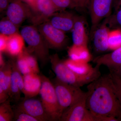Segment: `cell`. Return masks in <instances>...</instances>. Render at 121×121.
<instances>
[{
    "label": "cell",
    "instance_id": "28",
    "mask_svg": "<svg viewBox=\"0 0 121 121\" xmlns=\"http://www.w3.org/2000/svg\"><path fill=\"white\" fill-rule=\"evenodd\" d=\"M14 113L13 121H39L36 118L12 107Z\"/></svg>",
    "mask_w": 121,
    "mask_h": 121
},
{
    "label": "cell",
    "instance_id": "20",
    "mask_svg": "<svg viewBox=\"0 0 121 121\" xmlns=\"http://www.w3.org/2000/svg\"><path fill=\"white\" fill-rule=\"evenodd\" d=\"M69 58L73 60L89 63L92 59L87 46L73 44L68 51Z\"/></svg>",
    "mask_w": 121,
    "mask_h": 121
},
{
    "label": "cell",
    "instance_id": "33",
    "mask_svg": "<svg viewBox=\"0 0 121 121\" xmlns=\"http://www.w3.org/2000/svg\"><path fill=\"white\" fill-rule=\"evenodd\" d=\"M2 52H0V67L4 65L5 63L4 60L3 56H2Z\"/></svg>",
    "mask_w": 121,
    "mask_h": 121
},
{
    "label": "cell",
    "instance_id": "18",
    "mask_svg": "<svg viewBox=\"0 0 121 121\" xmlns=\"http://www.w3.org/2000/svg\"><path fill=\"white\" fill-rule=\"evenodd\" d=\"M72 36L73 44L87 46L88 37L82 17L76 16L72 30Z\"/></svg>",
    "mask_w": 121,
    "mask_h": 121
},
{
    "label": "cell",
    "instance_id": "7",
    "mask_svg": "<svg viewBox=\"0 0 121 121\" xmlns=\"http://www.w3.org/2000/svg\"><path fill=\"white\" fill-rule=\"evenodd\" d=\"M29 5L31 15L28 19L34 26L47 22L52 15L59 11L51 0H35Z\"/></svg>",
    "mask_w": 121,
    "mask_h": 121
},
{
    "label": "cell",
    "instance_id": "14",
    "mask_svg": "<svg viewBox=\"0 0 121 121\" xmlns=\"http://www.w3.org/2000/svg\"><path fill=\"white\" fill-rule=\"evenodd\" d=\"M76 16L65 10L59 11L52 15L48 22L55 27L64 32L71 31Z\"/></svg>",
    "mask_w": 121,
    "mask_h": 121
},
{
    "label": "cell",
    "instance_id": "13",
    "mask_svg": "<svg viewBox=\"0 0 121 121\" xmlns=\"http://www.w3.org/2000/svg\"><path fill=\"white\" fill-rule=\"evenodd\" d=\"M110 31L106 19L92 33L93 45L96 51L101 53L109 51L108 39Z\"/></svg>",
    "mask_w": 121,
    "mask_h": 121
},
{
    "label": "cell",
    "instance_id": "31",
    "mask_svg": "<svg viewBox=\"0 0 121 121\" xmlns=\"http://www.w3.org/2000/svg\"><path fill=\"white\" fill-rule=\"evenodd\" d=\"M77 8H83L87 6L90 0H72Z\"/></svg>",
    "mask_w": 121,
    "mask_h": 121
},
{
    "label": "cell",
    "instance_id": "30",
    "mask_svg": "<svg viewBox=\"0 0 121 121\" xmlns=\"http://www.w3.org/2000/svg\"><path fill=\"white\" fill-rule=\"evenodd\" d=\"M112 75L114 80L121 96V76L117 73L110 72Z\"/></svg>",
    "mask_w": 121,
    "mask_h": 121
},
{
    "label": "cell",
    "instance_id": "24",
    "mask_svg": "<svg viewBox=\"0 0 121 121\" xmlns=\"http://www.w3.org/2000/svg\"><path fill=\"white\" fill-rule=\"evenodd\" d=\"M18 28L7 17L3 18L0 22V34L9 36L17 33Z\"/></svg>",
    "mask_w": 121,
    "mask_h": 121
},
{
    "label": "cell",
    "instance_id": "16",
    "mask_svg": "<svg viewBox=\"0 0 121 121\" xmlns=\"http://www.w3.org/2000/svg\"><path fill=\"white\" fill-rule=\"evenodd\" d=\"M12 67L10 60L0 68V103L7 101L9 97Z\"/></svg>",
    "mask_w": 121,
    "mask_h": 121
},
{
    "label": "cell",
    "instance_id": "10",
    "mask_svg": "<svg viewBox=\"0 0 121 121\" xmlns=\"http://www.w3.org/2000/svg\"><path fill=\"white\" fill-rule=\"evenodd\" d=\"M12 106L34 117L39 121H51L41 100L33 98H21L18 102Z\"/></svg>",
    "mask_w": 121,
    "mask_h": 121
},
{
    "label": "cell",
    "instance_id": "34",
    "mask_svg": "<svg viewBox=\"0 0 121 121\" xmlns=\"http://www.w3.org/2000/svg\"><path fill=\"white\" fill-rule=\"evenodd\" d=\"M22 0L23 1L28 5H29L33 2L35 0Z\"/></svg>",
    "mask_w": 121,
    "mask_h": 121
},
{
    "label": "cell",
    "instance_id": "12",
    "mask_svg": "<svg viewBox=\"0 0 121 121\" xmlns=\"http://www.w3.org/2000/svg\"><path fill=\"white\" fill-rule=\"evenodd\" d=\"M11 60L12 75L9 99L16 104L21 99V94L23 91V76L17 66L16 58Z\"/></svg>",
    "mask_w": 121,
    "mask_h": 121
},
{
    "label": "cell",
    "instance_id": "6",
    "mask_svg": "<svg viewBox=\"0 0 121 121\" xmlns=\"http://www.w3.org/2000/svg\"><path fill=\"white\" fill-rule=\"evenodd\" d=\"M86 94L63 112L59 121H95V117L87 109Z\"/></svg>",
    "mask_w": 121,
    "mask_h": 121
},
{
    "label": "cell",
    "instance_id": "11",
    "mask_svg": "<svg viewBox=\"0 0 121 121\" xmlns=\"http://www.w3.org/2000/svg\"><path fill=\"white\" fill-rule=\"evenodd\" d=\"M7 17L18 27L30 18L31 8L22 0H11L6 12Z\"/></svg>",
    "mask_w": 121,
    "mask_h": 121
},
{
    "label": "cell",
    "instance_id": "35",
    "mask_svg": "<svg viewBox=\"0 0 121 121\" xmlns=\"http://www.w3.org/2000/svg\"><path fill=\"white\" fill-rule=\"evenodd\" d=\"M115 73H117L121 76V67L117 71L114 72Z\"/></svg>",
    "mask_w": 121,
    "mask_h": 121
},
{
    "label": "cell",
    "instance_id": "26",
    "mask_svg": "<svg viewBox=\"0 0 121 121\" xmlns=\"http://www.w3.org/2000/svg\"><path fill=\"white\" fill-rule=\"evenodd\" d=\"M106 19L109 27L121 29V7L114 14Z\"/></svg>",
    "mask_w": 121,
    "mask_h": 121
},
{
    "label": "cell",
    "instance_id": "3",
    "mask_svg": "<svg viewBox=\"0 0 121 121\" xmlns=\"http://www.w3.org/2000/svg\"><path fill=\"white\" fill-rule=\"evenodd\" d=\"M21 35L28 45V49L44 66L50 60L49 47L43 37L35 26L23 27Z\"/></svg>",
    "mask_w": 121,
    "mask_h": 121
},
{
    "label": "cell",
    "instance_id": "32",
    "mask_svg": "<svg viewBox=\"0 0 121 121\" xmlns=\"http://www.w3.org/2000/svg\"><path fill=\"white\" fill-rule=\"evenodd\" d=\"M10 2V0H0V11L1 12L7 9Z\"/></svg>",
    "mask_w": 121,
    "mask_h": 121
},
{
    "label": "cell",
    "instance_id": "22",
    "mask_svg": "<svg viewBox=\"0 0 121 121\" xmlns=\"http://www.w3.org/2000/svg\"><path fill=\"white\" fill-rule=\"evenodd\" d=\"M9 99L0 103V121H13L14 113Z\"/></svg>",
    "mask_w": 121,
    "mask_h": 121
},
{
    "label": "cell",
    "instance_id": "27",
    "mask_svg": "<svg viewBox=\"0 0 121 121\" xmlns=\"http://www.w3.org/2000/svg\"><path fill=\"white\" fill-rule=\"evenodd\" d=\"M52 4L59 11H63L67 8H77L72 0H51Z\"/></svg>",
    "mask_w": 121,
    "mask_h": 121
},
{
    "label": "cell",
    "instance_id": "23",
    "mask_svg": "<svg viewBox=\"0 0 121 121\" xmlns=\"http://www.w3.org/2000/svg\"><path fill=\"white\" fill-rule=\"evenodd\" d=\"M109 50L113 51L121 47V29L116 28L110 31L108 35Z\"/></svg>",
    "mask_w": 121,
    "mask_h": 121
},
{
    "label": "cell",
    "instance_id": "5",
    "mask_svg": "<svg viewBox=\"0 0 121 121\" xmlns=\"http://www.w3.org/2000/svg\"><path fill=\"white\" fill-rule=\"evenodd\" d=\"M52 82L56 92L61 116L64 110L86 94L80 87L64 82L56 77Z\"/></svg>",
    "mask_w": 121,
    "mask_h": 121
},
{
    "label": "cell",
    "instance_id": "25",
    "mask_svg": "<svg viewBox=\"0 0 121 121\" xmlns=\"http://www.w3.org/2000/svg\"><path fill=\"white\" fill-rule=\"evenodd\" d=\"M27 64L33 73H39V69L36 57L30 52L27 48L25 47L22 51Z\"/></svg>",
    "mask_w": 121,
    "mask_h": 121
},
{
    "label": "cell",
    "instance_id": "9",
    "mask_svg": "<svg viewBox=\"0 0 121 121\" xmlns=\"http://www.w3.org/2000/svg\"><path fill=\"white\" fill-rule=\"evenodd\" d=\"M113 0H90L89 10L91 22V33L103 20L111 15Z\"/></svg>",
    "mask_w": 121,
    "mask_h": 121
},
{
    "label": "cell",
    "instance_id": "29",
    "mask_svg": "<svg viewBox=\"0 0 121 121\" xmlns=\"http://www.w3.org/2000/svg\"><path fill=\"white\" fill-rule=\"evenodd\" d=\"M8 39V36L1 34L0 35V52H5Z\"/></svg>",
    "mask_w": 121,
    "mask_h": 121
},
{
    "label": "cell",
    "instance_id": "19",
    "mask_svg": "<svg viewBox=\"0 0 121 121\" xmlns=\"http://www.w3.org/2000/svg\"><path fill=\"white\" fill-rule=\"evenodd\" d=\"M25 41L22 36L18 33L9 36L5 52L10 56L16 58L22 52L25 47Z\"/></svg>",
    "mask_w": 121,
    "mask_h": 121
},
{
    "label": "cell",
    "instance_id": "2",
    "mask_svg": "<svg viewBox=\"0 0 121 121\" xmlns=\"http://www.w3.org/2000/svg\"><path fill=\"white\" fill-rule=\"evenodd\" d=\"M50 60L52 69L56 77L64 82L81 87L90 83L101 75L99 68L96 65L94 71L87 75L80 74L75 72L65 64L64 60L60 59L58 54L50 56Z\"/></svg>",
    "mask_w": 121,
    "mask_h": 121
},
{
    "label": "cell",
    "instance_id": "1",
    "mask_svg": "<svg viewBox=\"0 0 121 121\" xmlns=\"http://www.w3.org/2000/svg\"><path fill=\"white\" fill-rule=\"evenodd\" d=\"M87 108L95 117L116 118L121 121V96L110 72L87 84Z\"/></svg>",
    "mask_w": 121,
    "mask_h": 121
},
{
    "label": "cell",
    "instance_id": "15",
    "mask_svg": "<svg viewBox=\"0 0 121 121\" xmlns=\"http://www.w3.org/2000/svg\"><path fill=\"white\" fill-rule=\"evenodd\" d=\"M93 62L101 66L104 65L110 72H116L121 67V47L112 52L95 57Z\"/></svg>",
    "mask_w": 121,
    "mask_h": 121
},
{
    "label": "cell",
    "instance_id": "21",
    "mask_svg": "<svg viewBox=\"0 0 121 121\" xmlns=\"http://www.w3.org/2000/svg\"><path fill=\"white\" fill-rule=\"evenodd\" d=\"M64 61L70 69L80 74H89L94 71L96 68V66L93 67L89 63L81 60H73L70 58Z\"/></svg>",
    "mask_w": 121,
    "mask_h": 121
},
{
    "label": "cell",
    "instance_id": "17",
    "mask_svg": "<svg viewBox=\"0 0 121 121\" xmlns=\"http://www.w3.org/2000/svg\"><path fill=\"white\" fill-rule=\"evenodd\" d=\"M24 89L25 98H33L39 94L41 86L39 74L30 73L23 75Z\"/></svg>",
    "mask_w": 121,
    "mask_h": 121
},
{
    "label": "cell",
    "instance_id": "4",
    "mask_svg": "<svg viewBox=\"0 0 121 121\" xmlns=\"http://www.w3.org/2000/svg\"><path fill=\"white\" fill-rule=\"evenodd\" d=\"M40 75L41 86L39 94L44 108L51 121H59L61 115L54 85L45 75L42 74Z\"/></svg>",
    "mask_w": 121,
    "mask_h": 121
},
{
    "label": "cell",
    "instance_id": "8",
    "mask_svg": "<svg viewBox=\"0 0 121 121\" xmlns=\"http://www.w3.org/2000/svg\"><path fill=\"white\" fill-rule=\"evenodd\" d=\"M37 26L50 48L60 50L66 46L67 38L65 32L55 27L48 21Z\"/></svg>",
    "mask_w": 121,
    "mask_h": 121
}]
</instances>
